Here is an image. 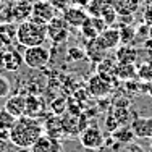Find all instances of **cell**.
Returning <instances> with one entry per match:
<instances>
[{
    "label": "cell",
    "instance_id": "11",
    "mask_svg": "<svg viewBox=\"0 0 152 152\" xmlns=\"http://www.w3.org/2000/svg\"><path fill=\"white\" fill-rule=\"evenodd\" d=\"M97 42L100 44V47L105 50H112V49H117L121 42V37H120V29L117 28H112L108 26L107 29H104L97 36Z\"/></svg>",
    "mask_w": 152,
    "mask_h": 152
},
{
    "label": "cell",
    "instance_id": "1",
    "mask_svg": "<svg viewBox=\"0 0 152 152\" xmlns=\"http://www.w3.org/2000/svg\"><path fill=\"white\" fill-rule=\"evenodd\" d=\"M44 134V125L37 117H23L16 118L13 128L10 129V141L16 147H31L36 141Z\"/></svg>",
    "mask_w": 152,
    "mask_h": 152
},
{
    "label": "cell",
    "instance_id": "13",
    "mask_svg": "<svg viewBox=\"0 0 152 152\" xmlns=\"http://www.w3.org/2000/svg\"><path fill=\"white\" fill-rule=\"evenodd\" d=\"M5 110H8L13 117L20 118L23 115H26V96L21 94H15V96H8L5 100Z\"/></svg>",
    "mask_w": 152,
    "mask_h": 152
},
{
    "label": "cell",
    "instance_id": "26",
    "mask_svg": "<svg viewBox=\"0 0 152 152\" xmlns=\"http://www.w3.org/2000/svg\"><path fill=\"white\" fill-rule=\"evenodd\" d=\"M70 3H73V5H76V7H88L89 3H91V0H70Z\"/></svg>",
    "mask_w": 152,
    "mask_h": 152
},
{
    "label": "cell",
    "instance_id": "10",
    "mask_svg": "<svg viewBox=\"0 0 152 152\" xmlns=\"http://www.w3.org/2000/svg\"><path fill=\"white\" fill-rule=\"evenodd\" d=\"M24 63L23 53H18L16 50H2L0 52V68L8 71H16L21 68V65Z\"/></svg>",
    "mask_w": 152,
    "mask_h": 152
},
{
    "label": "cell",
    "instance_id": "4",
    "mask_svg": "<svg viewBox=\"0 0 152 152\" xmlns=\"http://www.w3.org/2000/svg\"><path fill=\"white\" fill-rule=\"evenodd\" d=\"M47 36L57 45L65 44L68 41V37H70V26L63 20V16H55L47 24Z\"/></svg>",
    "mask_w": 152,
    "mask_h": 152
},
{
    "label": "cell",
    "instance_id": "5",
    "mask_svg": "<svg viewBox=\"0 0 152 152\" xmlns=\"http://www.w3.org/2000/svg\"><path fill=\"white\" fill-rule=\"evenodd\" d=\"M55 16H57V8L52 5V2L37 0V2L32 3L31 20L37 21V23H42V24H49Z\"/></svg>",
    "mask_w": 152,
    "mask_h": 152
},
{
    "label": "cell",
    "instance_id": "29",
    "mask_svg": "<svg viewBox=\"0 0 152 152\" xmlns=\"http://www.w3.org/2000/svg\"><path fill=\"white\" fill-rule=\"evenodd\" d=\"M149 34H151V37H152V24H151V29H149Z\"/></svg>",
    "mask_w": 152,
    "mask_h": 152
},
{
    "label": "cell",
    "instance_id": "6",
    "mask_svg": "<svg viewBox=\"0 0 152 152\" xmlns=\"http://www.w3.org/2000/svg\"><path fill=\"white\" fill-rule=\"evenodd\" d=\"M79 141H81L83 147H86L89 151H97L104 144V134L100 133V129L97 126H88L81 131Z\"/></svg>",
    "mask_w": 152,
    "mask_h": 152
},
{
    "label": "cell",
    "instance_id": "30",
    "mask_svg": "<svg viewBox=\"0 0 152 152\" xmlns=\"http://www.w3.org/2000/svg\"><path fill=\"white\" fill-rule=\"evenodd\" d=\"M137 2H139V3H144V2H146V0H137Z\"/></svg>",
    "mask_w": 152,
    "mask_h": 152
},
{
    "label": "cell",
    "instance_id": "20",
    "mask_svg": "<svg viewBox=\"0 0 152 152\" xmlns=\"http://www.w3.org/2000/svg\"><path fill=\"white\" fill-rule=\"evenodd\" d=\"M41 100L37 99L36 96H26V115L29 117H36V115L41 112Z\"/></svg>",
    "mask_w": 152,
    "mask_h": 152
},
{
    "label": "cell",
    "instance_id": "15",
    "mask_svg": "<svg viewBox=\"0 0 152 152\" xmlns=\"http://www.w3.org/2000/svg\"><path fill=\"white\" fill-rule=\"evenodd\" d=\"M12 18L18 21H26L31 18V12H32V3L31 0H18L12 7Z\"/></svg>",
    "mask_w": 152,
    "mask_h": 152
},
{
    "label": "cell",
    "instance_id": "23",
    "mask_svg": "<svg viewBox=\"0 0 152 152\" xmlns=\"http://www.w3.org/2000/svg\"><path fill=\"white\" fill-rule=\"evenodd\" d=\"M68 58L75 60V61L86 58V50H83L81 47H70V49H68Z\"/></svg>",
    "mask_w": 152,
    "mask_h": 152
},
{
    "label": "cell",
    "instance_id": "14",
    "mask_svg": "<svg viewBox=\"0 0 152 152\" xmlns=\"http://www.w3.org/2000/svg\"><path fill=\"white\" fill-rule=\"evenodd\" d=\"M131 131L139 139L152 137V117H137L131 123Z\"/></svg>",
    "mask_w": 152,
    "mask_h": 152
},
{
    "label": "cell",
    "instance_id": "9",
    "mask_svg": "<svg viewBox=\"0 0 152 152\" xmlns=\"http://www.w3.org/2000/svg\"><path fill=\"white\" fill-rule=\"evenodd\" d=\"M61 16H63V20L68 23L70 28H81L86 23V20L89 18V13L83 7L71 5V7H66L63 10V15Z\"/></svg>",
    "mask_w": 152,
    "mask_h": 152
},
{
    "label": "cell",
    "instance_id": "17",
    "mask_svg": "<svg viewBox=\"0 0 152 152\" xmlns=\"http://www.w3.org/2000/svg\"><path fill=\"white\" fill-rule=\"evenodd\" d=\"M105 49H102L100 44L97 42V39H92V41L88 42V47H86V55H89V58L94 61H102L105 58Z\"/></svg>",
    "mask_w": 152,
    "mask_h": 152
},
{
    "label": "cell",
    "instance_id": "28",
    "mask_svg": "<svg viewBox=\"0 0 152 152\" xmlns=\"http://www.w3.org/2000/svg\"><path fill=\"white\" fill-rule=\"evenodd\" d=\"M149 146H151V151H152V137L149 139Z\"/></svg>",
    "mask_w": 152,
    "mask_h": 152
},
{
    "label": "cell",
    "instance_id": "27",
    "mask_svg": "<svg viewBox=\"0 0 152 152\" xmlns=\"http://www.w3.org/2000/svg\"><path fill=\"white\" fill-rule=\"evenodd\" d=\"M13 152H31V149L29 147H16Z\"/></svg>",
    "mask_w": 152,
    "mask_h": 152
},
{
    "label": "cell",
    "instance_id": "31",
    "mask_svg": "<svg viewBox=\"0 0 152 152\" xmlns=\"http://www.w3.org/2000/svg\"><path fill=\"white\" fill-rule=\"evenodd\" d=\"M2 2H3V0H0V3H2Z\"/></svg>",
    "mask_w": 152,
    "mask_h": 152
},
{
    "label": "cell",
    "instance_id": "16",
    "mask_svg": "<svg viewBox=\"0 0 152 152\" xmlns=\"http://www.w3.org/2000/svg\"><path fill=\"white\" fill-rule=\"evenodd\" d=\"M112 5L120 16H131L139 10L141 3L137 0H112Z\"/></svg>",
    "mask_w": 152,
    "mask_h": 152
},
{
    "label": "cell",
    "instance_id": "3",
    "mask_svg": "<svg viewBox=\"0 0 152 152\" xmlns=\"http://www.w3.org/2000/svg\"><path fill=\"white\" fill-rule=\"evenodd\" d=\"M23 60L28 68L41 70V68L47 66V63L50 61V50L44 45L26 47L23 52Z\"/></svg>",
    "mask_w": 152,
    "mask_h": 152
},
{
    "label": "cell",
    "instance_id": "25",
    "mask_svg": "<svg viewBox=\"0 0 152 152\" xmlns=\"http://www.w3.org/2000/svg\"><path fill=\"white\" fill-rule=\"evenodd\" d=\"M123 133H125V131L121 129V131L113 133V134H115V137H117L118 141H131L133 137H136V136H134V133L131 131V128H129V129H126V134H123Z\"/></svg>",
    "mask_w": 152,
    "mask_h": 152
},
{
    "label": "cell",
    "instance_id": "8",
    "mask_svg": "<svg viewBox=\"0 0 152 152\" xmlns=\"http://www.w3.org/2000/svg\"><path fill=\"white\" fill-rule=\"evenodd\" d=\"M88 91L91 92V96L94 97H105L110 94L112 91V84H110V79H107L105 76L102 75H94L89 78L88 81Z\"/></svg>",
    "mask_w": 152,
    "mask_h": 152
},
{
    "label": "cell",
    "instance_id": "2",
    "mask_svg": "<svg viewBox=\"0 0 152 152\" xmlns=\"http://www.w3.org/2000/svg\"><path fill=\"white\" fill-rule=\"evenodd\" d=\"M49 39L47 36V24L37 23L34 20L21 21L16 26V42L20 45L34 47V45H44V42Z\"/></svg>",
    "mask_w": 152,
    "mask_h": 152
},
{
    "label": "cell",
    "instance_id": "12",
    "mask_svg": "<svg viewBox=\"0 0 152 152\" xmlns=\"http://www.w3.org/2000/svg\"><path fill=\"white\" fill-rule=\"evenodd\" d=\"M29 149H31V152H61L63 147L57 141V137H52L49 134H42Z\"/></svg>",
    "mask_w": 152,
    "mask_h": 152
},
{
    "label": "cell",
    "instance_id": "21",
    "mask_svg": "<svg viewBox=\"0 0 152 152\" xmlns=\"http://www.w3.org/2000/svg\"><path fill=\"white\" fill-rule=\"evenodd\" d=\"M117 75L120 76V78H133V76L136 75L133 63H120L117 68Z\"/></svg>",
    "mask_w": 152,
    "mask_h": 152
},
{
    "label": "cell",
    "instance_id": "32",
    "mask_svg": "<svg viewBox=\"0 0 152 152\" xmlns=\"http://www.w3.org/2000/svg\"><path fill=\"white\" fill-rule=\"evenodd\" d=\"M61 152H65V151H61Z\"/></svg>",
    "mask_w": 152,
    "mask_h": 152
},
{
    "label": "cell",
    "instance_id": "7",
    "mask_svg": "<svg viewBox=\"0 0 152 152\" xmlns=\"http://www.w3.org/2000/svg\"><path fill=\"white\" fill-rule=\"evenodd\" d=\"M107 23L102 20L100 16H91L86 20V23L83 24L79 29H81V34L84 36L88 41H92V39H97V36L100 34L104 29H107Z\"/></svg>",
    "mask_w": 152,
    "mask_h": 152
},
{
    "label": "cell",
    "instance_id": "24",
    "mask_svg": "<svg viewBox=\"0 0 152 152\" xmlns=\"http://www.w3.org/2000/svg\"><path fill=\"white\" fill-rule=\"evenodd\" d=\"M10 91H12L10 81L5 78V76L0 75V99H7V97L10 96Z\"/></svg>",
    "mask_w": 152,
    "mask_h": 152
},
{
    "label": "cell",
    "instance_id": "19",
    "mask_svg": "<svg viewBox=\"0 0 152 152\" xmlns=\"http://www.w3.org/2000/svg\"><path fill=\"white\" fill-rule=\"evenodd\" d=\"M117 58L120 63H134L136 60V50L131 47H121L117 52Z\"/></svg>",
    "mask_w": 152,
    "mask_h": 152
},
{
    "label": "cell",
    "instance_id": "18",
    "mask_svg": "<svg viewBox=\"0 0 152 152\" xmlns=\"http://www.w3.org/2000/svg\"><path fill=\"white\" fill-rule=\"evenodd\" d=\"M16 121V117H13L12 113H10L8 110H5V108H0V131H8L13 128V125H15Z\"/></svg>",
    "mask_w": 152,
    "mask_h": 152
},
{
    "label": "cell",
    "instance_id": "22",
    "mask_svg": "<svg viewBox=\"0 0 152 152\" xmlns=\"http://www.w3.org/2000/svg\"><path fill=\"white\" fill-rule=\"evenodd\" d=\"M134 34H136V31L133 29L131 26L120 28V37H121V42H125V44H129V42L134 39Z\"/></svg>",
    "mask_w": 152,
    "mask_h": 152
}]
</instances>
